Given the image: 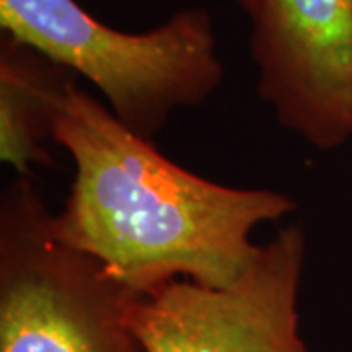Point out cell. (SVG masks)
Segmentation results:
<instances>
[{
  "mask_svg": "<svg viewBox=\"0 0 352 352\" xmlns=\"http://www.w3.org/2000/svg\"><path fill=\"white\" fill-rule=\"evenodd\" d=\"M53 141L75 163L63 210L51 215L55 237L96 258L135 296L175 280L237 284L263 249L251 241L252 229L296 210L282 192L217 184L168 161L75 76Z\"/></svg>",
  "mask_w": 352,
  "mask_h": 352,
  "instance_id": "obj_1",
  "label": "cell"
},
{
  "mask_svg": "<svg viewBox=\"0 0 352 352\" xmlns=\"http://www.w3.org/2000/svg\"><path fill=\"white\" fill-rule=\"evenodd\" d=\"M0 28L92 82L110 112L149 141L176 110L204 104L223 80L206 8H184L149 32L129 34L76 0H0Z\"/></svg>",
  "mask_w": 352,
  "mask_h": 352,
  "instance_id": "obj_2",
  "label": "cell"
},
{
  "mask_svg": "<svg viewBox=\"0 0 352 352\" xmlns=\"http://www.w3.org/2000/svg\"><path fill=\"white\" fill-rule=\"evenodd\" d=\"M30 176L0 200V352H147L129 323L135 296L96 258L55 237Z\"/></svg>",
  "mask_w": 352,
  "mask_h": 352,
  "instance_id": "obj_3",
  "label": "cell"
},
{
  "mask_svg": "<svg viewBox=\"0 0 352 352\" xmlns=\"http://www.w3.org/2000/svg\"><path fill=\"white\" fill-rule=\"evenodd\" d=\"M305 252L302 227H284L229 288L175 280L135 298L131 329L147 352H314L298 314Z\"/></svg>",
  "mask_w": 352,
  "mask_h": 352,
  "instance_id": "obj_4",
  "label": "cell"
},
{
  "mask_svg": "<svg viewBox=\"0 0 352 352\" xmlns=\"http://www.w3.org/2000/svg\"><path fill=\"white\" fill-rule=\"evenodd\" d=\"M256 92L315 149L352 139V0H239Z\"/></svg>",
  "mask_w": 352,
  "mask_h": 352,
  "instance_id": "obj_5",
  "label": "cell"
},
{
  "mask_svg": "<svg viewBox=\"0 0 352 352\" xmlns=\"http://www.w3.org/2000/svg\"><path fill=\"white\" fill-rule=\"evenodd\" d=\"M69 69L43 53L2 34L0 41V159L18 176H28L32 164L50 163L45 143L65 96Z\"/></svg>",
  "mask_w": 352,
  "mask_h": 352,
  "instance_id": "obj_6",
  "label": "cell"
}]
</instances>
